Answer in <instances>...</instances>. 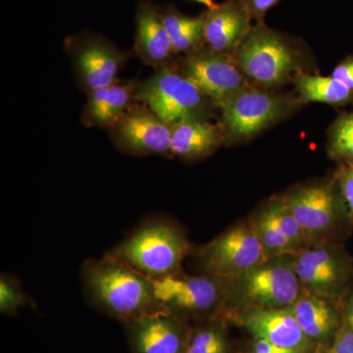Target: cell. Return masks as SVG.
<instances>
[{"label": "cell", "instance_id": "cell-34", "mask_svg": "<svg viewBox=\"0 0 353 353\" xmlns=\"http://www.w3.org/2000/svg\"><path fill=\"white\" fill-rule=\"evenodd\" d=\"M192 1H196L197 3L203 4V6L208 7V10L214 9L218 6V4L215 3L214 0H192Z\"/></svg>", "mask_w": 353, "mask_h": 353}, {"label": "cell", "instance_id": "cell-25", "mask_svg": "<svg viewBox=\"0 0 353 353\" xmlns=\"http://www.w3.org/2000/svg\"><path fill=\"white\" fill-rule=\"evenodd\" d=\"M329 150L334 157L353 159V112L343 114L330 132Z\"/></svg>", "mask_w": 353, "mask_h": 353}, {"label": "cell", "instance_id": "cell-24", "mask_svg": "<svg viewBox=\"0 0 353 353\" xmlns=\"http://www.w3.org/2000/svg\"><path fill=\"white\" fill-rule=\"evenodd\" d=\"M226 339L216 326H204L190 332L183 353H227Z\"/></svg>", "mask_w": 353, "mask_h": 353}, {"label": "cell", "instance_id": "cell-18", "mask_svg": "<svg viewBox=\"0 0 353 353\" xmlns=\"http://www.w3.org/2000/svg\"><path fill=\"white\" fill-rule=\"evenodd\" d=\"M287 203L307 234L324 231L333 222L334 194L327 185H312L299 190L288 199Z\"/></svg>", "mask_w": 353, "mask_h": 353}, {"label": "cell", "instance_id": "cell-6", "mask_svg": "<svg viewBox=\"0 0 353 353\" xmlns=\"http://www.w3.org/2000/svg\"><path fill=\"white\" fill-rule=\"evenodd\" d=\"M290 108L282 95L248 85L221 106L225 138L230 141L252 139L284 117Z\"/></svg>", "mask_w": 353, "mask_h": 353}, {"label": "cell", "instance_id": "cell-4", "mask_svg": "<svg viewBox=\"0 0 353 353\" xmlns=\"http://www.w3.org/2000/svg\"><path fill=\"white\" fill-rule=\"evenodd\" d=\"M299 51L290 39L264 23H257L234 54L245 78L264 88L290 80L299 69Z\"/></svg>", "mask_w": 353, "mask_h": 353}, {"label": "cell", "instance_id": "cell-1", "mask_svg": "<svg viewBox=\"0 0 353 353\" xmlns=\"http://www.w3.org/2000/svg\"><path fill=\"white\" fill-rule=\"evenodd\" d=\"M81 278L90 303L122 324L158 311L152 281L108 254L85 260Z\"/></svg>", "mask_w": 353, "mask_h": 353}, {"label": "cell", "instance_id": "cell-31", "mask_svg": "<svg viewBox=\"0 0 353 353\" xmlns=\"http://www.w3.org/2000/svg\"><path fill=\"white\" fill-rule=\"evenodd\" d=\"M334 353H353V331L345 329L338 334L334 343Z\"/></svg>", "mask_w": 353, "mask_h": 353}, {"label": "cell", "instance_id": "cell-19", "mask_svg": "<svg viewBox=\"0 0 353 353\" xmlns=\"http://www.w3.org/2000/svg\"><path fill=\"white\" fill-rule=\"evenodd\" d=\"M160 15L176 53L192 52L205 43L203 13L192 17L169 6L160 7Z\"/></svg>", "mask_w": 353, "mask_h": 353}, {"label": "cell", "instance_id": "cell-30", "mask_svg": "<svg viewBox=\"0 0 353 353\" xmlns=\"http://www.w3.org/2000/svg\"><path fill=\"white\" fill-rule=\"evenodd\" d=\"M341 189L353 214V165L343 170L341 176Z\"/></svg>", "mask_w": 353, "mask_h": 353}, {"label": "cell", "instance_id": "cell-22", "mask_svg": "<svg viewBox=\"0 0 353 353\" xmlns=\"http://www.w3.org/2000/svg\"><path fill=\"white\" fill-rule=\"evenodd\" d=\"M297 92L301 101L343 104L352 99L353 92L333 77L299 74L296 79Z\"/></svg>", "mask_w": 353, "mask_h": 353}, {"label": "cell", "instance_id": "cell-16", "mask_svg": "<svg viewBox=\"0 0 353 353\" xmlns=\"http://www.w3.org/2000/svg\"><path fill=\"white\" fill-rule=\"evenodd\" d=\"M137 83L118 82L88 94L82 120L88 127L112 128L136 103Z\"/></svg>", "mask_w": 353, "mask_h": 353}, {"label": "cell", "instance_id": "cell-23", "mask_svg": "<svg viewBox=\"0 0 353 353\" xmlns=\"http://www.w3.org/2000/svg\"><path fill=\"white\" fill-rule=\"evenodd\" d=\"M254 228L268 257L271 255L279 256L290 252L296 248V245L280 231L277 225L271 219L266 209L256 220Z\"/></svg>", "mask_w": 353, "mask_h": 353}, {"label": "cell", "instance_id": "cell-12", "mask_svg": "<svg viewBox=\"0 0 353 353\" xmlns=\"http://www.w3.org/2000/svg\"><path fill=\"white\" fill-rule=\"evenodd\" d=\"M240 278L246 299L259 307H290L299 299L301 282L294 267L285 262H266Z\"/></svg>", "mask_w": 353, "mask_h": 353}, {"label": "cell", "instance_id": "cell-11", "mask_svg": "<svg viewBox=\"0 0 353 353\" xmlns=\"http://www.w3.org/2000/svg\"><path fill=\"white\" fill-rule=\"evenodd\" d=\"M131 353H183L190 332L183 318L158 310L123 323Z\"/></svg>", "mask_w": 353, "mask_h": 353}, {"label": "cell", "instance_id": "cell-8", "mask_svg": "<svg viewBox=\"0 0 353 353\" xmlns=\"http://www.w3.org/2000/svg\"><path fill=\"white\" fill-rule=\"evenodd\" d=\"M65 46L71 55L77 78L87 94L115 83L127 60L126 52L94 32L69 37Z\"/></svg>", "mask_w": 353, "mask_h": 353}, {"label": "cell", "instance_id": "cell-29", "mask_svg": "<svg viewBox=\"0 0 353 353\" xmlns=\"http://www.w3.org/2000/svg\"><path fill=\"white\" fill-rule=\"evenodd\" d=\"M280 1L281 0H245L252 19L256 20L257 23H263L266 13Z\"/></svg>", "mask_w": 353, "mask_h": 353}, {"label": "cell", "instance_id": "cell-33", "mask_svg": "<svg viewBox=\"0 0 353 353\" xmlns=\"http://www.w3.org/2000/svg\"><path fill=\"white\" fill-rule=\"evenodd\" d=\"M347 316L348 326L353 331V299L350 301V305H348Z\"/></svg>", "mask_w": 353, "mask_h": 353}, {"label": "cell", "instance_id": "cell-14", "mask_svg": "<svg viewBox=\"0 0 353 353\" xmlns=\"http://www.w3.org/2000/svg\"><path fill=\"white\" fill-rule=\"evenodd\" d=\"M246 328L256 339L303 353L310 345V339L299 327L290 307H256L245 316Z\"/></svg>", "mask_w": 353, "mask_h": 353}, {"label": "cell", "instance_id": "cell-32", "mask_svg": "<svg viewBox=\"0 0 353 353\" xmlns=\"http://www.w3.org/2000/svg\"><path fill=\"white\" fill-rule=\"evenodd\" d=\"M252 353H301L296 350H288L272 345L268 341L256 339L254 345H253Z\"/></svg>", "mask_w": 353, "mask_h": 353}, {"label": "cell", "instance_id": "cell-27", "mask_svg": "<svg viewBox=\"0 0 353 353\" xmlns=\"http://www.w3.org/2000/svg\"><path fill=\"white\" fill-rule=\"evenodd\" d=\"M28 303L27 296L18 279L8 274L0 277V313L15 316Z\"/></svg>", "mask_w": 353, "mask_h": 353}, {"label": "cell", "instance_id": "cell-2", "mask_svg": "<svg viewBox=\"0 0 353 353\" xmlns=\"http://www.w3.org/2000/svg\"><path fill=\"white\" fill-rule=\"evenodd\" d=\"M190 252L182 230L164 218H152L105 254L148 279L179 273Z\"/></svg>", "mask_w": 353, "mask_h": 353}, {"label": "cell", "instance_id": "cell-20", "mask_svg": "<svg viewBox=\"0 0 353 353\" xmlns=\"http://www.w3.org/2000/svg\"><path fill=\"white\" fill-rule=\"evenodd\" d=\"M290 309L299 327L310 340H325L333 333L336 316L324 299L314 296H299Z\"/></svg>", "mask_w": 353, "mask_h": 353}, {"label": "cell", "instance_id": "cell-15", "mask_svg": "<svg viewBox=\"0 0 353 353\" xmlns=\"http://www.w3.org/2000/svg\"><path fill=\"white\" fill-rule=\"evenodd\" d=\"M134 50L143 63L157 69L168 65L176 53L160 15V7L152 0H141L137 7Z\"/></svg>", "mask_w": 353, "mask_h": 353}, {"label": "cell", "instance_id": "cell-10", "mask_svg": "<svg viewBox=\"0 0 353 353\" xmlns=\"http://www.w3.org/2000/svg\"><path fill=\"white\" fill-rule=\"evenodd\" d=\"M109 130L113 143L128 154L148 157L172 153V127L141 102L132 104Z\"/></svg>", "mask_w": 353, "mask_h": 353}, {"label": "cell", "instance_id": "cell-21", "mask_svg": "<svg viewBox=\"0 0 353 353\" xmlns=\"http://www.w3.org/2000/svg\"><path fill=\"white\" fill-rule=\"evenodd\" d=\"M292 267L299 282L311 289L327 290L338 281V265L331 252L325 248H315L301 253Z\"/></svg>", "mask_w": 353, "mask_h": 353}, {"label": "cell", "instance_id": "cell-7", "mask_svg": "<svg viewBox=\"0 0 353 353\" xmlns=\"http://www.w3.org/2000/svg\"><path fill=\"white\" fill-rule=\"evenodd\" d=\"M158 310L178 317L210 314L220 305L225 280L213 276H190L179 273L150 279Z\"/></svg>", "mask_w": 353, "mask_h": 353}, {"label": "cell", "instance_id": "cell-26", "mask_svg": "<svg viewBox=\"0 0 353 353\" xmlns=\"http://www.w3.org/2000/svg\"><path fill=\"white\" fill-rule=\"evenodd\" d=\"M271 219L274 221L280 231L287 236L294 245H301L305 240V231L301 226L296 217L288 206L287 201H277L266 209Z\"/></svg>", "mask_w": 353, "mask_h": 353}, {"label": "cell", "instance_id": "cell-9", "mask_svg": "<svg viewBox=\"0 0 353 353\" xmlns=\"http://www.w3.org/2000/svg\"><path fill=\"white\" fill-rule=\"evenodd\" d=\"M179 69L220 108L248 87L245 76L234 58L216 52L208 46L190 52Z\"/></svg>", "mask_w": 353, "mask_h": 353}, {"label": "cell", "instance_id": "cell-5", "mask_svg": "<svg viewBox=\"0 0 353 353\" xmlns=\"http://www.w3.org/2000/svg\"><path fill=\"white\" fill-rule=\"evenodd\" d=\"M268 259L254 226L245 225L229 230L197 252L206 275L225 281L240 278Z\"/></svg>", "mask_w": 353, "mask_h": 353}, {"label": "cell", "instance_id": "cell-28", "mask_svg": "<svg viewBox=\"0 0 353 353\" xmlns=\"http://www.w3.org/2000/svg\"><path fill=\"white\" fill-rule=\"evenodd\" d=\"M332 77L353 92V57L347 58L338 65Z\"/></svg>", "mask_w": 353, "mask_h": 353}, {"label": "cell", "instance_id": "cell-13", "mask_svg": "<svg viewBox=\"0 0 353 353\" xmlns=\"http://www.w3.org/2000/svg\"><path fill=\"white\" fill-rule=\"evenodd\" d=\"M204 39L209 48L234 57L252 30V14L245 0H226L203 12Z\"/></svg>", "mask_w": 353, "mask_h": 353}, {"label": "cell", "instance_id": "cell-3", "mask_svg": "<svg viewBox=\"0 0 353 353\" xmlns=\"http://www.w3.org/2000/svg\"><path fill=\"white\" fill-rule=\"evenodd\" d=\"M134 97L171 127L183 121L205 119L213 104L180 69L169 65L137 83Z\"/></svg>", "mask_w": 353, "mask_h": 353}, {"label": "cell", "instance_id": "cell-17", "mask_svg": "<svg viewBox=\"0 0 353 353\" xmlns=\"http://www.w3.org/2000/svg\"><path fill=\"white\" fill-rule=\"evenodd\" d=\"M223 128L206 119L183 121L172 127V154L183 160L208 157L224 141Z\"/></svg>", "mask_w": 353, "mask_h": 353}]
</instances>
